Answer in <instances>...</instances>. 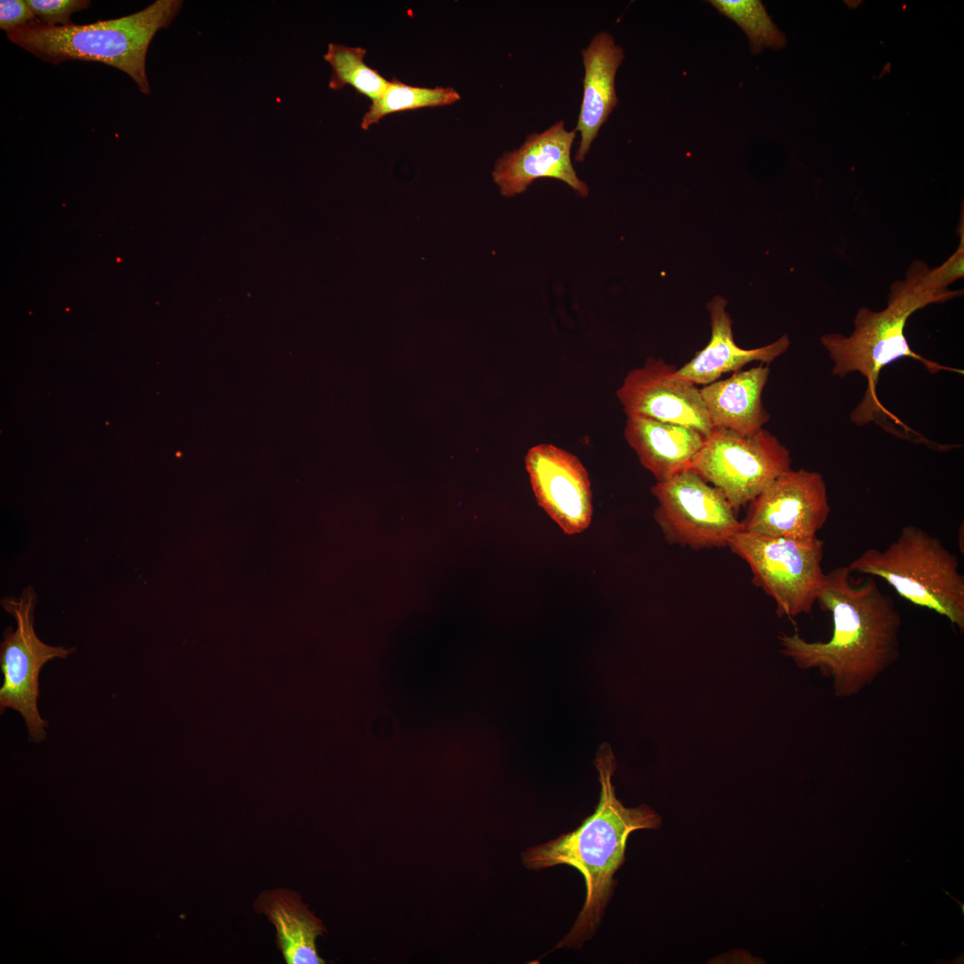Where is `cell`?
Segmentation results:
<instances>
[{
    "label": "cell",
    "mask_w": 964,
    "mask_h": 964,
    "mask_svg": "<svg viewBox=\"0 0 964 964\" xmlns=\"http://www.w3.org/2000/svg\"><path fill=\"white\" fill-rule=\"evenodd\" d=\"M577 130H567L563 120L541 133L528 135L517 149L506 152L494 164L492 176L500 193L511 197L525 192L540 178L560 179L579 196L588 195V187L577 175L570 150Z\"/></svg>",
    "instance_id": "4fadbf2b"
},
{
    "label": "cell",
    "mask_w": 964,
    "mask_h": 964,
    "mask_svg": "<svg viewBox=\"0 0 964 964\" xmlns=\"http://www.w3.org/2000/svg\"><path fill=\"white\" fill-rule=\"evenodd\" d=\"M727 302L715 296L708 304L711 335L707 345L680 369L675 376L695 386H706L727 372H735L752 362L769 364L785 353L790 345L787 334L767 345L744 349L739 347L733 337L732 320L726 311Z\"/></svg>",
    "instance_id": "5bb4252c"
},
{
    "label": "cell",
    "mask_w": 964,
    "mask_h": 964,
    "mask_svg": "<svg viewBox=\"0 0 964 964\" xmlns=\"http://www.w3.org/2000/svg\"><path fill=\"white\" fill-rule=\"evenodd\" d=\"M182 5L181 0H157L133 14L84 25L48 26L37 21L8 32L7 37L46 62L75 60L111 65L149 95L145 71L149 45L159 29L170 25Z\"/></svg>",
    "instance_id": "277c9868"
},
{
    "label": "cell",
    "mask_w": 964,
    "mask_h": 964,
    "mask_svg": "<svg viewBox=\"0 0 964 964\" xmlns=\"http://www.w3.org/2000/svg\"><path fill=\"white\" fill-rule=\"evenodd\" d=\"M276 929V943L287 964H323L317 939L327 932L322 921L300 894L287 888L262 891L253 902Z\"/></svg>",
    "instance_id": "ac0fdd59"
},
{
    "label": "cell",
    "mask_w": 964,
    "mask_h": 964,
    "mask_svg": "<svg viewBox=\"0 0 964 964\" xmlns=\"http://www.w3.org/2000/svg\"><path fill=\"white\" fill-rule=\"evenodd\" d=\"M747 506L742 531L800 540L818 537L831 511L823 476L804 469L781 474Z\"/></svg>",
    "instance_id": "30bf717a"
},
{
    "label": "cell",
    "mask_w": 964,
    "mask_h": 964,
    "mask_svg": "<svg viewBox=\"0 0 964 964\" xmlns=\"http://www.w3.org/2000/svg\"><path fill=\"white\" fill-rule=\"evenodd\" d=\"M928 269L924 262L914 261L904 279L892 284L885 309L872 311L861 307L855 315L854 328L849 336L827 333L820 337L833 362L834 376L844 378L858 372L867 380L864 397L851 413L852 421L858 426L868 424L881 414L877 386L879 374L885 366L907 357L919 361L930 373L952 371V369L912 351L904 334L908 319L915 312L962 295L961 290L938 292L931 288L927 281Z\"/></svg>",
    "instance_id": "3957f363"
},
{
    "label": "cell",
    "mask_w": 964,
    "mask_h": 964,
    "mask_svg": "<svg viewBox=\"0 0 964 964\" xmlns=\"http://www.w3.org/2000/svg\"><path fill=\"white\" fill-rule=\"evenodd\" d=\"M460 98V94L453 87L410 86L395 78L389 81L384 92L371 101L368 111L362 116L361 128L367 130L391 113L451 105Z\"/></svg>",
    "instance_id": "d6986e66"
},
{
    "label": "cell",
    "mask_w": 964,
    "mask_h": 964,
    "mask_svg": "<svg viewBox=\"0 0 964 964\" xmlns=\"http://www.w3.org/2000/svg\"><path fill=\"white\" fill-rule=\"evenodd\" d=\"M791 464L789 450L765 428L743 434L713 428L688 469L719 489L737 512Z\"/></svg>",
    "instance_id": "52a82bcc"
},
{
    "label": "cell",
    "mask_w": 964,
    "mask_h": 964,
    "mask_svg": "<svg viewBox=\"0 0 964 964\" xmlns=\"http://www.w3.org/2000/svg\"><path fill=\"white\" fill-rule=\"evenodd\" d=\"M676 370L649 357L644 366L628 371L616 395L627 416L689 427L708 437L713 428L700 389L675 376Z\"/></svg>",
    "instance_id": "7c38bea8"
},
{
    "label": "cell",
    "mask_w": 964,
    "mask_h": 964,
    "mask_svg": "<svg viewBox=\"0 0 964 964\" xmlns=\"http://www.w3.org/2000/svg\"><path fill=\"white\" fill-rule=\"evenodd\" d=\"M624 437L657 481L687 470L706 440L694 428L641 416H627Z\"/></svg>",
    "instance_id": "2e32d148"
},
{
    "label": "cell",
    "mask_w": 964,
    "mask_h": 964,
    "mask_svg": "<svg viewBox=\"0 0 964 964\" xmlns=\"http://www.w3.org/2000/svg\"><path fill=\"white\" fill-rule=\"evenodd\" d=\"M585 69L583 97L576 130L580 142L576 162H583L592 143L618 104L615 90L616 72L625 54L608 32L596 34L582 52Z\"/></svg>",
    "instance_id": "9a60e30c"
},
{
    "label": "cell",
    "mask_w": 964,
    "mask_h": 964,
    "mask_svg": "<svg viewBox=\"0 0 964 964\" xmlns=\"http://www.w3.org/2000/svg\"><path fill=\"white\" fill-rule=\"evenodd\" d=\"M816 603L832 617L831 636L810 642L781 635V652L799 669L832 679L837 697L856 695L898 659L901 614L873 577L855 578L848 566L826 572Z\"/></svg>",
    "instance_id": "6da1fadb"
},
{
    "label": "cell",
    "mask_w": 964,
    "mask_h": 964,
    "mask_svg": "<svg viewBox=\"0 0 964 964\" xmlns=\"http://www.w3.org/2000/svg\"><path fill=\"white\" fill-rule=\"evenodd\" d=\"M39 21L23 0L0 1V28L8 32Z\"/></svg>",
    "instance_id": "cb8c5ba5"
},
{
    "label": "cell",
    "mask_w": 964,
    "mask_h": 964,
    "mask_svg": "<svg viewBox=\"0 0 964 964\" xmlns=\"http://www.w3.org/2000/svg\"><path fill=\"white\" fill-rule=\"evenodd\" d=\"M709 3L744 30L753 54L766 47L778 49L785 45V35L777 28L760 1L711 0Z\"/></svg>",
    "instance_id": "44dd1931"
},
{
    "label": "cell",
    "mask_w": 964,
    "mask_h": 964,
    "mask_svg": "<svg viewBox=\"0 0 964 964\" xmlns=\"http://www.w3.org/2000/svg\"><path fill=\"white\" fill-rule=\"evenodd\" d=\"M525 467L538 505L568 536L585 531L593 517L588 472L574 454L551 444L528 449Z\"/></svg>",
    "instance_id": "8fae6325"
},
{
    "label": "cell",
    "mask_w": 964,
    "mask_h": 964,
    "mask_svg": "<svg viewBox=\"0 0 964 964\" xmlns=\"http://www.w3.org/2000/svg\"><path fill=\"white\" fill-rule=\"evenodd\" d=\"M848 567L885 580L901 597L943 616L963 632L964 576L958 557L921 528L903 527L887 547L868 548Z\"/></svg>",
    "instance_id": "5b68a950"
},
{
    "label": "cell",
    "mask_w": 964,
    "mask_h": 964,
    "mask_svg": "<svg viewBox=\"0 0 964 964\" xmlns=\"http://www.w3.org/2000/svg\"><path fill=\"white\" fill-rule=\"evenodd\" d=\"M366 54L367 50L361 46L329 43L323 56L331 66L328 87L331 90H340L351 86L371 101L377 99L389 81L377 70L366 64Z\"/></svg>",
    "instance_id": "ffe728a7"
},
{
    "label": "cell",
    "mask_w": 964,
    "mask_h": 964,
    "mask_svg": "<svg viewBox=\"0 0 964 964\" xmlns=\"http://www.w3.org/2000/svg\"><path fill=\"white\" fill-rule=\"evenodd\" d=\"M770 370L761 363L703 386L700 393L712 428L750 434L763 428L770 416L762 392Z\"/></svg>",
    "instance_id": "e0dca14e"
},
{
    "label": "cell",
    "mask_w": 964,
    "mask_h": 964,
    "mask_svg": "<svg viewBox=\"0 0 964 964\" xmlns=\"http://www.w3.org/2000/svg\"><path fill=\"white\" fill-rule=\"evenodd\" d=\"M960 242L955 252L940 266L928 269L927 280L930 287L938 292L950 290L949 286L964 275V218L963 210L958 227Z\"/></svg>",
    "instance_id": "7402d4cb"
},
{
    "label": "cell",
    "mask_w": 964,
    "mask_h": 964,
    "mask_svg": "<svg viewBox=\"0 0 964 964\" xmlns=\"http://www.w3.org/2000/svg\"><path fill=\"white\" fill-rule=\"evenodd\" d=\"M594 764L601 787L594 812L575 830L521 853L528 869L567 865L584 877L586 901L571 929L555 949L581 948L594 936L617 885L614 875L625 862L628 836L661 825V816L650 806L626 807L617 797L612 782L617 761L610 744L599 747Z\"/></svg>",
    "instance_id": "7a4b0ae2"
},
{
    "label": "cell",
    "mask_w": 964,
    "mask_h": 964,
    "mask_svg": "<svg viewBox=\"0 0 964 964\" xmlns=\"http://www.w3.org/2000/svg\"><path fill=\"white\" fill-rule=\"evenodd\" d=\"M651 493L658 503L653 518L669 544L694 550L725 547L743 530L723 493L689 469L657 481Z\"/></svg>",
    "instance_id": "9c48e42d"
},
{
    "label": "cell",
    "mask_w": 964,
    "mask_h": 964,
    "mask_svg": "<svg viewBox=\"0 0 964 964\" xmlns=\"http://www.w3.org/2000/svg\"><path fill=\"white\" fill-rule=\"evenodd\" d=\"M825 543L822 539L800 540L741 531L728 543L752 574V583L776 602L778 617L795 618L810 613L823 586Z\"/></svg>",
    "instance_id": "8992f818"
},
{
    "label": "cell",
    "mask_w": 964,
    "mask_h": 964,
    "mask_svg": "<svg viewBox=\"0 0 964 964\" xmlns=\"http://www.w3.org/2000/svg\"><path fill=\"white\" fill-rule=\"evenodd\" d=\"M37 594L27 586L19 597L1 600L2 607L12 615L16 627H8L3 633L0 664L4 683L0 688V710L16 711L23 718L29 741L41 743L47 735L48 723L37 707L39 675L43 666L56 658L65 659L75 648L52 646L42 642L34 629Z\"/></svg>",
    "instance_id": "ba28073f"
},
{
    "label": "cell",
    "mask_w": 964,
    "mask_h": 964,
    "mask_svg": "<svg viewBox=\"0 0 964 964\" xmlns=\"http://www.w3.org/2000/svg\"><path fill=\"white\" fill-rule=\"evenodd\" d=\"M38 21L48 26L71 25V15L90 6L88 0H25Z\"/></svg>",
    "instance_id": "603a6c76"
}]
</instances>
